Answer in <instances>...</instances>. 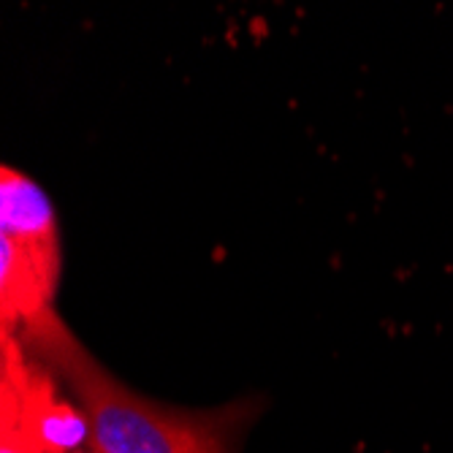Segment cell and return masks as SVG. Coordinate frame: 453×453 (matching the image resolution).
Segmentation results:
<instances>
[{"mask_svg": "<svg viewBox=\"0 0 453 453\" xmlns=\"http://www.w3.org/2000/svg\"><path fill=\"white\" fill-rule=\"evenodd\" d=\"M55 350L71 378L81 413L93 429V448L101 453H188L207 434L212 424L196 421L119 386L101 366L71 342L55 334Z\"/></svg>", "mask_w": 453, "mask_h": 453, "instance_id": "6da1fadb", "label": "cell"}, {"mask_svg": "<svg viewBox=\"0 0 453 453\" xmlns=\"http://www.w3.org/2000/svg\"><path fill=\"white\" fill-rule=\"evenodd\" d=\"M60 277V244L19 242L0 234V334L50 312Z\"/></svg>", "mask_w": 453, "mask_h": 453, "instance_id": "7a4b0ae2", "label": "cell"}, {"mask_svg": "<svg viewBox=\"0 0 453 453\" xmlns=\"http://www.w3.org/2000/svg\"><path fill=\"white\" fill-rule=\"evenodd\" d=\"M22 402L41 453H68L88 445L93 448V429L88 416L79 413L73 404L58 399L52 380L35 372L33 366L27 369Z\"/></svg>", "mask_w": 453, "mask_h": 453, "instance_id": "3957f363", "label": "cell"}, {"mask_svg": "<svg viewBox=\"0 0 453 453\" xmlns=\"http://www.w3.org/2000/svg\"><path fill=\"white\" fill-rule=\"evenodd\" d=\"M0 234L19 242H58L47 193L12 166L0 169Z\"/></svg>", "mask_w": 453, "mask_h": 453, "instance_id": "277c9868", "label": "cell"}, {"mask_svg": "<svg viewBox=\"0 0 453 453\" xmlns=\"http://www.w3.org/2000/svg\"><path fill=\"white\" fill-rule=\"evenodd\" d=\"M27 369L17 337L0 334V453H41L22 402Z\"/></svg>", "mask_w": 453, "mask_h": 453, "instance_id": "5b68a950", "label": "cell"}, {"mask_svg": "<svg viewBox=\"0 0 453 453\" xmlns=\"http://www.w3.org/2000/svg\"><path fill=\"white\" fill-rule=\"evenodd\" d=\"M188 453H226L223 450V442H220V437L212 432V434H207V437H203L198 445H193Z\"/></svg>", "mask_w": 453, "mask_h": 453, "instance_id": "8992f818", "label": "cell"}, {"mask_svg": "<svg viewBox=\"0 0 453 453\" xmlns=\"http://www.w3.org/2000/svg\"><path fill=\"white\" fill-rule=\"evenodd\" d=\"M68 453H101V450H96V448H81V450H68Z\"/></svg>", "mask_w": 453, "mask_h": 453, "instance_id": "52a82bcc", "label": "cell"}]
</instances>
